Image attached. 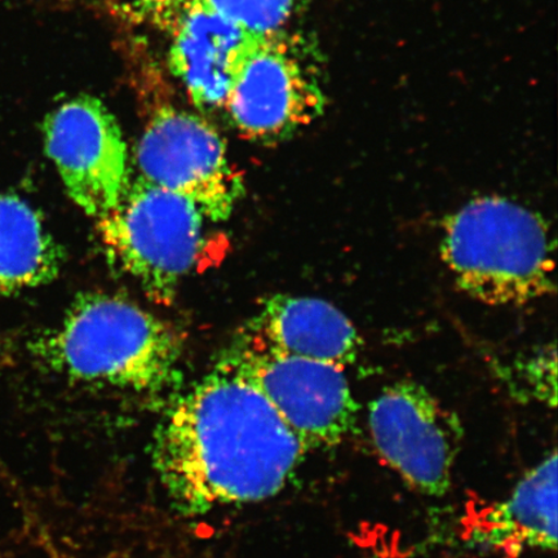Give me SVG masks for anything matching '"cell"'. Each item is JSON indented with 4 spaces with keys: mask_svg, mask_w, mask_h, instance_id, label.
Wrapping results in <instances>:
<instances>
[{
    "mask_svg": "<svg viewBox=\"0 0 558 558\" xmlns=\"http://www.w3.org/2000/svg\"><path fill=\"white\" fill-rule=\"evenodd\" d=\"M306 452L259 388L221 362L159 425L157 471L187 512L275 497Z\"/></svg>",
    "mask_w": 558,
    "mask_h": 558,
    "instance_id": "6da1fadb",
    "label": "cell"
},
{
    "mask_svg": "<svg viewBox=\"0 0 558 558\" xmlns=\"http://www.w3.org/2000/svg\"><path fill=\"white\" fill-rule=\"evenodd\" d=\"M38 351L70 379L148 390L170 381L183 344L155 314L97 292L75 299L58 329L39 341Z\"/></svg>",
    "mask_w": 558,
    "mask_h": 558,
    "instance_id": "7a4b0ae2",
    "label": "cell"
},
{
    "mask_svg": "<svg viewBox=\"0 0 558 558\" xmlns=\"http://www.w3.org/2000/svg\"><path fill=\"white\" fill-rule=\"evenodd\" d=\"M554 241L539 214L501 197L473 199L445 222L442 259L459 289L488 305L554 294Z\"/></svg>",
    "mask_w": 558,
    "mask_h": 558,
    "instance_id": "3957f363",
    "label": "cell"
},
{
    "mask_svg": "<svg viewBox=\"0 0 558 558\" xmlns=\"http://www.w3.org/2000/svg\"><path fill=\"white\" fill-rule=\"evenodd\" d=\"M204 214L194 202L143 179L97 221L105 247L146 295L169 304L204 246Z\"/></svg>",
    "mask_w": 558,
    "mask_h": 558,
    "instance_id": "277c9868",
    "label": "cell"
},
{
    "mask_svg": "<svg viewBox=\"0 0 558 558\" xmlns=\"http://www.w3.org/2000/svg\"><path fill=\"white\" fill-rule=\"evenodd\" d=\"M324 73L316 41L284 31L260 35L222 110L244 137L282 142L324 113Z\"/></svg>",
    "mask_w": 558,
    "mask_h": 558,
    "instance_id": "5b68a950",
    "label": "cell"
},
{
    "mask_svg": "<svg viewBox=\"0 0 558 558\" xmlns=\"http://www.w3.org/2000/svg\"><path fill=\"white\" fill-rule=\"evenodd\" d=\"M221 362L262 390L306 451L351 434L359 408L343 367L278 353L247 337Z\"/></svg>",
    "mask_w": 558,
    "mask_h": 558,
    "instance_id": "8992f818",
    "label": "cell"
},
{
    "mask_svg": "<svg viewBox=\"0 0 558 558\" xmlns=\"http://www.w3.org/2000/svg\"><path fill=\"white\" fill-rule=\"evenodd\" d=\"M136 162L140 179L192 199L208 220H227L243 191L219 132L178 108L153 114L137 144Z\"/></svg>",
    "mask_w": 558,
    "mask_h": 558,
    "instance_id": "52a82bcc",
    "label": "cell"
},
{
    "mask_svg": "<svg viewBox=\"0 0 558 558\" xmlns=\"http://www.w3.org/2000/svg\"><path fill=\"white\" fill-rule=\"evenodd\" d=\"M44 135L69 197L89 218H107L131 185L128 144L116 117L96 97L76 96L47 116Z\"/></svg>",
    "mask_w": 558,
    "mask_h": 558,
    "instance_id": "ba28073f",
    "label": "cell"
},
{
    "mask_svg": "<svg viewBox=\"0 0 558 558\" xmlns=\"http://www.w3.org/2000/svg\"><path fill=\"white\" fill-rule=\"evenodd\" d=\"M376 449L423 494L444 497L451 487L462 429L421 384L400 381L369 403Z\"/></svg>",
    "mask_w": 558,
    "mask_h": 558,
    "instance_id": "9c48e42d",
    "label": "cell"
},
{
    "mask_svg": "<svg viewBox=\"0 0 558 558\" xmlns=\"http://www.w3.org/2000/svg\"><path fill=\"white\" fill-rule=\"evenodd\" d=\"M170 66L202 110H222L244 60L260 35L219 15L199 0L171 27Z\"/></svg>",
    "mask_w": 558,
    "mask_h": 558,
    "instance_id": "30bf717a",
    "label": "cell"
},
{
    "mask_svg": "<svg viewBox=\"0 0 558 558\" xmlns=\"http://www.w3.org/2000/svg\"><path fill=\"white\" fill-rule=\"evenodd\" d=\"M244 337L278 353L343 368L357 361L362 348L343 312L323 299L305 296L269 298Z\"/></svg>",
    "mask_w": 558,
    "mask_h": 558,
    "instance_id": "8fae6325",
    "label": "cell"
},
{
    "mask_svg": "<svg viewBox=\"0 0 558 558\" xmlns=\"http://www.w3.org/2000/svg\"><path fill=\"white\" fill-rule=\"evenodd\" d=\"M471 541L478 547L519 555L557 547V453L530 471L509 498L477 522Z\"/></svg>",
    "mask_w": 558,
    "mask_h": 558,
    "instance_id": "7c38bea8",
    "label": "cell"
},
{
    "mask_svg": "<svg viewBox=\"0 0 558 558\" xmlns=\"http://www.w3.org/2000/svg\"><path fill=\"white\" fill-rule=\"evenodd\" d=\"M62 250L44 219L15 194H0V298L53 281Z\"/></svg>",
    "mask_w": 558,
    "mask_h": 558,
    "instance_id": "4fadbf2b",
    "label": "cell"
},
{
    "mask_svg": "<svg viewBox=\"0 0 558 558\" xmlns=\"http://www.w3.org/2000/svg\"><path fill=\"white\" fill-rule=\"evenodd\" d=\"M222 17L255 35L283 31L310 0H199Z\"/></svg>",
    "mask_w": 558,
    "mask_h": 558,
    "instance_id": "5bb4252c",
    "label": "cell"
},
{
    "mask_svg": "<svg viewBox=\"0 0 558 558\" xmlns=\"http://www.w3.org/2000/svg\"><path fill=\"white\" fill-rule=\"evenodd\" d=\"M195 0H109L118 15L134 23L166 26L171 29L177 20Z\"/></svg>",
    "mask_w": 558,
    "mask_h": 558,
    "instance_id": "9a60e30c",
    "label": "cell"
}]
</instances>
